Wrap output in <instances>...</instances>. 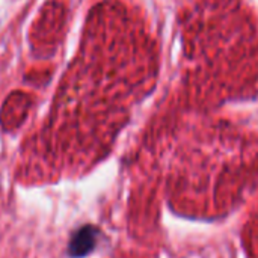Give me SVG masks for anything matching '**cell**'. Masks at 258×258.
<instances>
[{
  "label": "cell",
  "mask_w": 258,
  "mask_h": 258,
  "mask_svg": "<svg viewBox=\"0 0 258 258\" xmlns=\"http://www.w3.org/2000/svg\"><path fill=\"white\" fill-rule=\"evenodd\" d=\"M98 230L92 225H85L79 228L68 243V254L73 258H80L88 255L97 245Z\"/></svg>",
  "instance_id": "obj_1"
}]
</instances>
